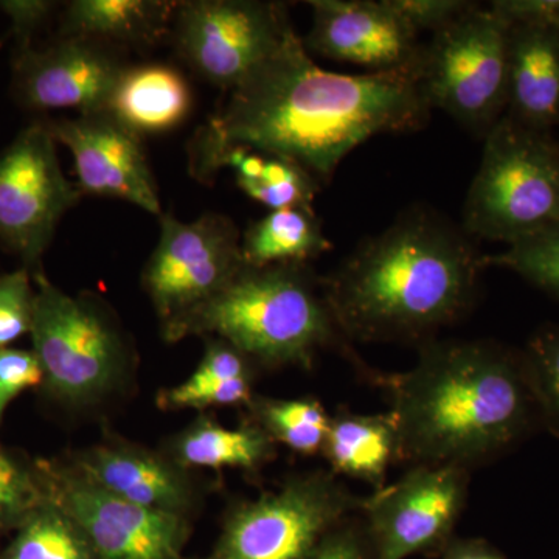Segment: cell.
Returning <instances> with one entry per match:
<instances>
[{
    "label": "cell",
    "instance_id": "1",
    "mask_svg": "<svg viewBox=\"0 0 559 559\" xmlns=\"http://www.w3.org/2000/svg\"><path fill=\"white\" fill-rule=\"evenodd\" d=\"M227 94L187 148L190 175L200 182L231 146L285 157L329 182L353 150L374 135L423 130L432 110L419 61L390 72H329L294 31Z\"/></svg>",
    "mask_w": 559,
    "mask_h": 559
},
{
    "label": "cell",
    "instance_id": "2",
    "mask_svg": "<svg viewBox=\"0 0 559 559\" xmlns=\"http://www.w3.org/2000/svg\"><path fill=\"white\" fill-rule=\"evenodd\" d=\"M481 255L465 230L415 205L360 242L322 278L342 336L352 342L436 340L473 307Z\"/></svg>",
    "mask_w": 559,
    "mask_h": 559
},
{
    "label": "cell",
    "instance_id": "3",
    "mask_svg": "<svg viewBox=\"0 0 559 559\" xmlns=\"http://www.w3.org/2000/svg\"><path fill=\"white\" fill-rule=\"evenodd\" d=\"M388 392L401 462L473 469L520 443L538 418L521 353L492 341H428L412 369L374 373Z\"/></svg>",
    "mask_w": 559,
    "mask_h": 559
},
{
    "label": "cell",
    "instance_id": "4",
    "mask_svg": "<svg viewBox=\"0 0 559 559\" xmlns=\"http://www.w3.org/2000/svg\"><path fill=\"white\" fill-rule=\"evenodd\" d=\"M191 334L227 341L267 369H311L318 353L330 347L356 356L310 264H245L218 296L179 326L171 342Z\"/></svg>",
    "mask_w": 559,
    "mask_h": 559
},
{
    "label": "cell",
    "instance_id": "5",
    "mask_svg": "<svg viewBox=\"0 0 559 559\" xmlns=\"http://www.w3.org/2000/svg\"><path fill=\"white\" fill-rule=\"evenodd\" d=\"M36 300L31 331L43 369L40 393L69 409L98 406L123 388L131 347L100 297L69 296L44 271L33 274Z\"/></svg>",
    "mask_w": 559,
    "mask_h": 559
},
{
    "label": "cell",
    "instance_id": "6",
    "mask_svg": "<svg viewBox=\"0 0 559 559\" xmlns=\"http://www.w3.org/2000/svg\"><path fill=\"white\" fill-rule=\"evenodd\" d=\"M463 207L468 237L514 245L559 227V143L503 116L485 135Z\"/></svg>",
    "mask_w": 559,
    "mask_h": 559
},
{
    "label": "cell",
    "instance_id": "7",
    "mask_svg": "<svg viewBox=\"0 0 559 559\" xmlns=\"http://www.w3.org/2000/svg\"><path fill=\"white\" fill-rule=\"evenodd\" d=\"M510 25L476 3L423 44L419 79L430 108L485 138L509 102Z\"/></svg>",
    "mask_w": 559,
    "mask_h": 559
},
{
    "label": "cell",
    "instance_id": "8",
    "mask_svg": "<svg viewBox=\"0 0 559 559\" xmlns=\"http://www.w3.org/2000/svg\"><path fill=\"white\" fill-rule=\"evenodd\" d=\"M360 502L331 471L296 474L259 498L234 503L202 559H310Z\"/></svg>",
    "mask_w": 559,
    "mask_h": 559
},
{
    "label": "cell",
    "instance_id": "9",
    "mask_svg": "<svg viewBox=\"0 0 559 559\" xmlns=\"http://www.w3.org/2000/svg\"><path fill=\"white\" fill-rule=\"evenodd\" d=\"M160 237L142 274V285L159 319L162 336L176 331L237 277L245 267L241 234L234 221L205 213L193 223L159 218Z\"/></svg>",
    "mask_w": 559,
    "mask_h": 559
},
{
    "label": "cell",
    "instance_id": "10",
    "mask_svg": "<svg viewBox=\"0 0 559 559\" xmlns=\"http://www.w3.org/2000/svg\"><path fill=\"white\" fill-rule=\"evenodd\" d=\"M293 31L286 5L263 0L176 2L170 27L182 61L224 92L248 79Z\"/></svg>",
    "mask_w": 559,
    "mask_h": 559
},
{
    "label": "cell",
    "instance_id": "11",
    "mask_svg": "<svg viewBox=\"0 0 559 559\" xmlns=\"http://www.w3.org/2000/svg\"><path fill=\"white\" fill-rule=\"evenodd\" d=\"M469 484L468 468L418 463L399 480L362 498L359 514L378 559L440 557L457 536Z\"/></svg>",
    "mask_w": 559,
    "mask_h": 559
},
{
    "label": "cell",
    "instance_id": "12",
    "mask_svg": "<svg viewBox=\"0 0 559 559\" xmlns=\"http://www.w3.org/2000/svg\"><path fill=\"white\" fill-rule=\"evenodd\" d=\"M81 198L61 170L46 120L33 121L0 151V245L32 274L43 271L58 224Z\"/></svg>",
    "mask_w": 559,
    "mask_h": 559
},
{
    "label": "cell",
    "instance_id": "13",
    "mask_svg": "<svg viewBox=\"0 0 559 559\" xmlns=\"http://www.w3.org/2000/svg\"><path fill=\"white\" fill-rule=\"evenodd\" d=\"M50 498L79 524L100 559H183L189 518L110 495L61 460H40Z\"/></svg>",
    "mask_w": 559,
    "mask_h": 559
},
{
    "label": "cell",
    "instance_id": "14",
    "mask_svg": "<svg viewBox=\"0 0 559 559\" xmlns=\"http://www.w3.org/2000/svg\"><path fill=\"white\" fill-rule=\"evenodd\" d=\"M128 66L114 44L84 36H60L44 49L14 47V97L36 112H102Z\"/></svg>",
    "mask_w": 559,
    "mask_h": 559
},
{
    "label": "cell",
    "instance_id": "15",
    "mask_svg": "<svg viewBox=\"0 0 559 559\" xmlns=\"http://www.w3.org/2000/svg\"><path fill=\"white\" fill-rule=\"evenodd\" d=\"M46 123L57 143L72 153L83 197L128 201L160 218L156 179L142 135L106 110Z\"/></svg>",
    "mask_w": 559,
    "mask_h": 559
},
{
    "label": "cell",
    "instance_id": "16",
    "mask_svg": "<svg viewBox=\"0 0 559 559\" xmlns=\"http://www.w3.org/2000/svg\"><path fill=\"white\" fill-rule=\"evenodd\" d=\"M307 50L329 60L390 72L418 64L423 44L389 0H311Z\"/></svg>",
    "mask_w": 559,
    "mask_h": 559
},
{
    "label": "cell",
    "instance_id": "17",
    "mask_svg": "<svg viewBox=\"0 0 559 559\" xmlns=\"http://www.w3.org/2000/svg\"><path fill=\"white\" fill-rule=\"evenodd\" d=\"M76 473L117 498L143 509L189 518L201 503L191 471L165 452L109 439L64 459Z\"/></svg>",
    "mask_w": 559,
    "mask_h": 559
},
{
    "label": "cell",
    "instance_id": "18",
    "mask_svg": "<svg viewBox=\"0 0 559 559\" xmlns=\"http://www.w3.org/2000/svg\"><path fill=\"white\" fill-rule=\"evenodd\" d=\"M503 116L539 132L559 127V27L510 25Z\"/></svg>",
    "mask_w": 559,
    "mask_h": 559
},
{
    "label": "cell",
    "instance_id": "19",
    "mask_svg": "<svg viewBox=\"0 0 559 559\" xmlns=\"http://www.w3.org/2000/svg\"><path fill=\"white\" fill-rule=\"evenodd\" d=\"M191 108L193 91L186 75L173 66L150 62L123 70L106 112L145 138L176 130Z\"/></svg>",
    "mask_w": 559,
    "mask_h": 559
},
{
    "label": "cell",
    "instance_id": "20",
    "mask_svg": "<svg viewBox=\"0 0 559 559\" xmlns=\"http://www.w3.org/2000/svg\"><path fill=\"white\" fill-rule=\"evenodd\" d=\"M322 455L337 477L370 485H388L389 471L401 462L400 436L392 415L355 414L341 409L331 415Z\"/></svg>",
    "mask_w": 559,
    "mask_h": 559
},
{
    "label": "cell",
    "instance_id": "21",
    "mask_svg": "<svg viewBox=\"0 0 559 559\" xmlns=\"http://www.w3.org/2000/svg\"><path fill=\"white\" fill-rule=\"evenodd\" d=\"M175 9L165 0H75L62 13L60 36L150 47L170 32Z\"/></svg>",
    "mask_w": 559,
    "mask_h": 559
},
{
    "label": "cell",
    "instance_id": "22",
    "mask_svg": "<svg viewBox=\"0 0 559 559\" xmlns=\"http://www.w3.org/2000/svg\"><path fill=\"white\" fill-rule=\"evenodd\" d=\"M277 444L255 423L226 428L209 417H200L173 437L168 451L186 469L231 468L255 473L275 457Z\"/></svg>",
    "mask_w": 559,
    "mask_h": 559
},
{
    "label": "cell",
    "instance_id": "23",
    "mask_svg": "<svg viewBox=\"0 0 559 559\" xmlns=\"http://www.w3.org/2000/svg\"><path fill=\"white\" fill-rule=\"evenodd\" d=\"M331 248L311 205L271 210L241 235L242 261L250 267L310 264Z\"/></svg>",
    "mask_w": 559,
    "mask_h": 559
},
{
    "label": "cell",
    "instance_id": "24",
    "mask_svg": "<svg viewBox=\"0 0 559 559\" xmlns=\"http://www.w3.org/2000/svg\"><path fill=\"white\" fill-rule=\"evenodd\" d=\"M0 559H100L97 551L64 510L47 498L14 530Z\"/></svg>",
    "mask_w": 559,
    "mask_h": 559
},
{
    "label": "cell",
    "instance_id": "25",
    "mask_svg": "<svg viewBox=\"0 0 559 559\" xmlns=\"http://www.w3.org/2000/svg\"><path fill=\"white\" fill-rule=\"evenodd\" d=\"M248 411L250 421L263 429L275 444H285L305 457L322 454L331 415L319 400L255 395Z\"/></svg>",
    "mask_w": 559,
    "mask_h": 559
},
{
    "label": "cell",
    "instance_id": "26",
    "mask_svg": "<svg viewBox=\"0 0 559 559\" xmlns=\"http://www.w3.org/2000/svg\"><path fill=\"white\" fill-rule=\"evenodd\" d=\"M49 498L40 460L0 444V535L13 533Z\"/></svg>",
    "mask_w": 559,
    "mask_h": 559
},
{
    "label": "cell",
    "instance_id": "27",
    "mask_svg": "<svg viewBox=\"0 0 559 559\" xmlns=\"http://www.w3.org/2000/svg\"><path fill=\"white\" fill-rule=\"evenodd\" d=\"M522 369L538 418L559 437V325H546L521 352Z\"/></svg>",
    "mask_w": 559,
    "mask_h": 559
},
{
    "label": "cell",
    "instance_id": "28",
    "mask_svg": "<svg viewBox=\"0 0 559 559\" xmlns=\"http://www.w3.org/2000/svg\"><path fill=\"white\" fill-rule=\"evenodd\" d=\"M481 267L509 270L559 299V227L509 246L495 255H481Z\"/></svg>",
    "mask_w": 559,
    "mask_h": 559
},
{
    "label": "cell",
    "instance_id": "29",
    "mask_svg": "<svg viewBox=\"0 0 559 559\" xmlns=\"http://www.w3.org/2000/svg\"><path fill=\"white\" fill-rule=\"evenodd\" d=\"M238 187L253 201L280 210L311 205L320 182L293 160L264 153L259 175Z\"/></svg>",
    "mask_w": 559,
    "mask_h": 559
},
{
    "label": "cell",
    "instance_id": "30",
    "mask_svg": "<svg viewBox=\"0 0 559 559\" xmlns=\"http://www.w3.org/2000/svg\"><path fill=\"white\" fill-rule=\"evenodd\" d=\"M33 283L32 271L24 266L0 275V348L31 334L36 300Z\"/></svg>",
    "mask_w": 559,
    "mask_h": 559
},
{
    "label": "cell",
    "instance_id": "31",
    "mask_svg": "<svg viewBox=\"0 0 559 559\" xmlns=\"http://www.w3.org/2000/svg\"><path fill=\"white\" fill-rule=\"evenodd\" d=\"M253 382L255 378H238L221 384L193 385L182 384L165 390L159 395V407L168 411L197 409L204 411L209 407H248L253 400Z\"/></svg>",
    "mask_w": 559,
    "mask_h": 559
},
{
    "label": "cell",
    "instance_id": "32",
    "mask_svg": "<svg viewBox=\"0 0 559 559\" xmlns=\"http://www.w3.org/2000/svg\"><path fill=\"white\" fill-rule=\"evenodd\" d=\"M43 380L33 349L0 348V428L10 404L25 390L39 389Z\"/></svg>",
    "mask_w": 559,
    "mask_h": 559
},
{
    "label": "cell",
    "instance_id": "33",
    "mask_svg": "<svg viewBox=\"0 0 559 559\" xmlns=\"http://www.w3.org/2000/svg\"><path fill=\"white\" fill-rule=\"evenodd\" d=\"M390 7L415 33H436L473 9L469 0H389Z\"/></svg>",
    "mask_w": 559,
    "mask_h": 559
},
{
    "label": "cell",
    "instance_id": "34",
    "mask_svg": "<svg viewBox=\"0 0 559 559\" xmlns=\"http://www.w3.org/2000/svg\"><path fill=\"white\" fill-rule=\"evenodd\" d=\"M310 559H378L359 511L331 530Z\"/></svg>",
    "mask_w": 559,
    "mask_h": 559
},
{
    "label": "cell",
    "instance_id": "35",
    "mask_svg": "<svg viewBox=\"0 0 559 559\" xmlns=\"http://www.w3.org/2000/svg\"><path fill=\"white\" fill-rule=\"evenodd\" d=\"M489 9L509 25L559 27V0H495Z\"/></svg>",
    "mask_w": 559,
    "mask_h": 559
},
{
    "label": "cell",
    "instance_id": "36",
    "mask_svg": "<svg viewBox=\"0 0 559 559\" xmlns=\"http://www.w3.org/2000/svg\"><path fill=\"white\" fill-rule=\"evenodd\" d=\"M55 5L53 2H0V10L10 17L9 36H13L16 47L32 46L33 33L49 21Z\"/></svg>",
    "mask_w": 559,
    "mask_h": 559
},
{
    "label": "cell",
    "instance_id": "37",
    "mask_svg": "<svg viewBox=\"0 0 559 559\" xmlns=\"http://www.w3.org/2000/svg\"><path fill=\"white\" fill-rule=\"evenodd\" d=\"M440 559H506L492 544L481 538H460L448 544L441 551Z\"/></svg>",
    "mask_w": 559,
    "mask_h": 559
},
{
    "label": "cell",
    "instance_id": "38",
    "mask_svg": "<svg viewBox=\"0 0 559 559\" xmlns=\"http://www.w3.org/2000/svg\"><path fill=\"white\" fill-rule=\"evenodd\" d=\"M9 38V35L7 36H3L2 39H0V50H2V47H3V43H5V39Z\"/></svg>",
    "mask_w": 559,
    "mask_h": 559
}]
</instances>
